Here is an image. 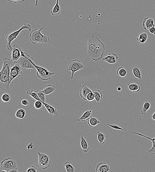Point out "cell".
<instances>
[{
  "label": "cell",
  "instance_id": "1",
  "mask_svg": "<svg viewBox=\"0 0 155 172\" xmlns=\"http://www.w3.org/2000/svg\"><path fill=\"white\" fill-rule=\"evenodd\" d=\"M105 49L104 44L98 38L92 36L89 38L87 42V54L95 61L103 58Z\"/></svg>",
  "mask_w": 155,
  "mask_h": 172
},
{
  "label": "cell",
  "instance_id": "2",
  "mask_svg": "<svg viewBox=\"0 0 155 172\" xmlns=\"http://www.w3.org/2000/svg\"><path fill=\"white\" fill-rule=\"evenodd\" d=\"M3 61V66L0 72V88L4 91H9L13 87L10 83V66L13 61L7 58H4Z\"/></svg>",
  "mask_w": 155,
  "mask_h": 172
},
{
  "label": "cell",
  "instance_id": "3",
  "mask_svg": "<svg viewBox=\"0 0 155 172\" xmlns=\"http://www.w3.org/2000/svg\"><path fill=\"white\" fill-rule=\"evenodd\" d=\"M43 27L39 30L34 29L31 33L29 36V39L32 43L36 44L37 43H48L50 42V39L47 34L42 33Z\"/></svg>",
  "mask_w": 155,
  "mask_h": 172
},
{
  "label": "cell",
  "instance_id": "4",
  "mask_svg": "<svg viewBox=\"0 0 155 172\" xmlns=\"http://www.w3.org/2000/svg\"><path fill=\"white\" fill-rule=\"evenodd\" d=\"M33 58L31 57L30 60L37 70V77L43 81L50 80L52 76L55 74V72H50L42 67L37 65L33 62Z\"/></svg>",
  "mask_w": 155,
  "mask_h": 172
},
{
  "label": "cell",
  "instance_id": "5",
  "mask_svg": "<svg viewBox=\"0 0 155 172\" xmlns=\"http://www.w3.org/2000/svg\"><path fill=\"white\" fill-rule=\"evenodd\" d=\"M27 29L29 31L31 30L32 27L31 25L27 23H25L24 25L16 31L13 32V33L7 35L6 39L7 41V49L8 51H12V47L11 46V43L13 41L17 38L19 36L21 32L23 30Z\"/></svg>",
  "mask_w": 155,
  "mask_h": 172
},
{
  "label": "cell",
  "instance_id": "6",
  "mask_svg": "<svg viewBox=\"0 0 155 172\" xmlns=\"http://www.w3.org/2000/svg\"><path fill=\"white\" fill-rule=\"evenodd\" d=\"M31 57L30 55L24 52L21 57L15 63L18 64L22 70L34 69L36 68L30 60Z\"/></svg>",
  "mask_w": 155,
  "mask_h": 172
},
{
  "label": "cell",
  "instance_id": "7",
  "mask_svg": "<svg viewBox=\"0 0 155 172\" xmlns=\"http://www.w3.org/2000/svg\"><path fill=\"white\" fill-rule=\"evenodd\" d=\"M84 65L81 61L78 59H74L70 61L67 67L68 71L72 72L71 80L73 79L74 75L76 72L83 69Z\"/></svg>",
  "mask_w": 155,
  "mask_h": 172
},
{
  "label": "cell",
  "instance_id": "8",
  "mask_svg": "<svg viewBox=\"0 0 155 172\" xmlns=\"http://www.w3.org/2000/svg\"><path fill=\"white\" fill-rule=\"evenodd\" d=\"M17 168V163L14 160L10 158H6L1 162L0 172H8Z\"/></svg>",
  "mask_w": 155,
  "mask_h": 172
},
{
  "label": "cell",
  "instance_id": "9",
  "mask_svg": "<svg viewBox=\"0 0 155 172\" xmlns=\"http://www.w3.org/2000/svg\"><path fill=\"white\" fill-rule=\"evenodd\" d=\"M39 155V167L43 169L46 170L50 167L51 161L50 157L47 154L38 152Z\"/></svg>",
  "mask_w": 155,
  "mask_h": 172
},
{
  "label": "cell",
  "instance_id": "10",
  "mask_svg": "<svg viewBox=\"0 0 155 172\" xmlns=\"http://www.w3.org/2000/svg\"><path fill=\"white\" fill-rule=\"evenodd\" d=\"M22 73V69L18 64L15 63V64L10 68V83L12 86L13 87V80L15 78H19Z\"/></svg>",
  "mask_w": 155,
  "mask_h": 172
},
{
  "label": "cell",
  "instance_id": "11",
  "mask_svg": "<svg viewBox=\"0 0 155 172\" xmlns=\"http://www.w3.org/2000/svg\"><path fill=\"white\" fill-rule=\"evenodd\" d=\"M12 47V53L10 59L13 62L15 63L21 57L22 53L24 51L21 47L18 45L15 44Z\"/></svg>",
  "mask_w": 155,
  "mask_h": 172
},
{
  "label": "cell",
  "instance_id": "12",
  "mask_svg": "<svg viewBox=\"0 0 155 172\" xmlns=\"http://www.w3.org/2000/svg\"><path fill=\"white\" fill-rule=\"evenodd\" d=\"M118 57V55L115 53H110L105 56L102 59L103 61H106L110 64H115L117 62Z\"/></svg>",
  "mask_w": 155,
  "mask_h": 172
},
{
  "label": "cell",
  "instance_id": "13",
  "mask_svg": "<svg viewBox=\"0 0 155 172\" xmlns=\"http://www.w3.org/2000/svg\"><path fill=\"white\" fill-rule=\"evenodd\" d=\"M154 19L151 17H146L143 21L142 26L145 30H149L155 25Z\"/></svg>",
  "mask_w": 155,
  "mask_h": 172
},
{
  "label": "cell",
  "instance_id": "14",
  "mask_svg": "<svg viewBox=\"0 0 155 172\" xmlns=\"http://www.w3.org/2000/svg\"><path fill=\"white\" fill-rule=\"evenodd\" d=\"M110 170V168L109 165L106 163L102 162L99 163L97 165L96 168V171L97 172H107Z\"/></svg>",
  "mask_w": 155,
  "mask_h": 172
},
{
  "label": "cell",
  "instance_id": "15",
  "mask_svg": "<svg viewBox=\"0 0 155 172\" xmlns=\"http://www.w3.org/2000/svg\"><path fill=\"white\" fill-rule=\"evenodd\" d=\"M132 133H133L134 134H136V135H138L139 136H141L143 137H144L146 138H147L149 140H150L153 143V146H152V148L148 150V153L150 154L151 155H154L155 154V138H152L148 136H146L145 135H142V134L141 133H138L131 132Z\"/></svg>",
  "mask_w": 155,
  "mask_h": 172
},
{
  "label": "cell",
  "instance_id": "16",
  "mask_svg": "<svg viewBox=\"0 0 155 172\" xmlns=\"http://www.w3.org/2000/svg\"><path fill=\"white\" fill-rule=\"evenodd\" d=\"M92 91L89 89L88 87L84 86L82 87L80 90V97L83 98V100L85 101H87V96L90 92Z\"/></svg>",
  "mask_w": 155,
  "mask_h": 172
},
{
  "label": "cell",
  "instance_id": "17",
  "mask_svg": "<svg viewBox=\"0 0 155 172\" xmlns=\"http://www.w3.org/2000/svg\"><path fill=\"white\" fill-rule=\"evenodd\" d=\"M42 103L45 106L46 109L47 110L50 115L51 116L52 115H55L57 116H58V112L57 109L54 108L52 107V106L50 105H49L46 102H44L42 101Z\"/></svg>",
  "mask_w": 155,
  "mask_h": 172
},
{
  "label": "cell",
  "instance_id": "18",
  "mask_svg": "<svg viewBox=\"0 0 155 172\" xmlns=\"http://www.w3.org/2000/svg\"><path fill=\"white\" fill-rule=\"evenodd\" d=\"M148 34L145 33L141 32L138 35L137 39L140 44L144 45L148 39Z\"/></svg>",
  "mask_w": 155,
  "mask_h": 172
},
{
  "label": "cell",
  "instance_id": "19",
  "mask_svg": "<svg viewBox=\"0 0 155 172\" xmlns=\"http://www.w3.org/2000/svg\"><path fill=\"white\" fill-rule=\"evenodd\" d=\"M56 89V87L51 84H48L45 87L44 89L42 90V91L46 95L50 94L54 92Z\"/></svg>",
  "mask_w": 155,
  "mask_h": 172
},
{
  "label": "cell",
  "instance_id": "20",
  "mask_svg": "<svg viewBox=\"0 0 155 172\" xmlns=\"http://www.w3.org/2000/svg\"><path fill=\"white\" fill-rule=\"evenodd\" d=\"M92 112L91 110H88L85 112L78 120L79 121H84L87 120L92 116Z\"/></svg>",
  "mask_w": 155,
  "mask_h": 172
},
{
  "label": "cell",
  "instance_id": "21",
  "mask_svg": "<svg viewBox=\"0 0 155 172\" xmlns=\"http://www.w3.org/2000/svg\"><path fill=\"white\" fill-rule=\"evenodd\" d=\"M97 136L98 141L100 144H103L106 141V135L105 134L101 131H98L96 133Z\"/></svg>",
  "mask_w": 155,
  "mask_h": 172
},
{
  "label": "cell",
  "instance_id": "22",
  "mask_svg": "<svg viewBox=\"0 0 155 172\" xmlns=\"http://www.w3.org/2000/svg\"><path fill=\"white\" fill-rule=\"evenodd\" d=\"M81 146L82 150L84 153L88 152L89 150V147L88 143L84 139L83 136H81Z\"/></svg>",
  "mask_w": 155,
  "mask_h": 172
},
{
  "label": "cell",
  "instance_id": "23",
  "mask_svg": "<svg viewBox=\"0 0 155 172\" xmlns=\"http://www.w3.org/2000/svg\"><path fill=\"white\" fill-rule=\"evenodd\" d=\"M132 70L133 73L135 77L140 80H141L142 78L141 73L139 67L137 65H134L132 68Z\"/></svg>",
  "mask_w": 155,
  "mask_h": 172
},
{
  "label": "cell",
  "instance_id": "24",
  "mask_svg": "<svg viewBox=\"0 0 155 172\" xmlns=\"http://www.w3.org/2000/svg\"><path fill=\"white\" fill-rule=\"evenodd\" d=\"M61 12L60 7L59 5V0H57L56 4L51 11V12L52 16L58 15Z\"/></svg>",
  "mask_w": 155,
  "mask_h": 172
},
{
  "label": "cell",
  "instance_id": "25",
  "mask_svg": "<svg viewBox=\"0 0 155 172\" xmlns=\"http://www.w3.org/2000/svg\"><path fill=\"white\" fill-rule=\"evenodd\" d=\"M128 89L134 93L138 92L141 90V87L136 83L128 84Z\"/></svg>",
  "mask_w": 155,
  "mask_h": 172
},
{
  "label": "cell",
  "instance_id": "26",
  "mask_svg": "<svg viewBox=\"0 0 155 172\" xmlns=\"http://www.w3.org/2000/svg\"><path fill=\"white\" fill-rule=\"evenodd\" d=\"M92 92L95 95V99L96 101L97 102H100L103 97V94L100 90L98 89H94L92 91Z\"/></svg>",
  "mask_w": 155,
  "mask_h": 172
},
{
  "label": "cell",
  "instance_id": "27",
  "mask_svg": "<svg viewBox=\"0 0 155 172\" xmlns=\"http://www.w3.org/2000/svg\"><path fill=\"white\" fill-rule=\"evenodd\" d=\"M88 121V124L91 127H94L97 126L99 124L101 123V122L98 120L97 119L92 117V116L90 118Z\"/></svg>",
  "mask_w": 155,
  "mask_h": 172
},
{
  "label": "cell",
  "instance_id": "28",
  "mask_svg": "<svg viewBox=\"0 0 155 172\" xmlns=\"http://www.w3.org/2000/svg\"><path fill=\"white\" fill-rule=\"evenodd\" d=\"M127 74L126 70L122 67H119L117 70L116 74L121 78H126Z\"/></svg>",
  "mask_w": 155,
  "mask_h": 172
},
{
  "label": "cell",
  "instance_id": "29",
  "mask_svg": "<svg viewBox=\"0 0 155 172\" xmlns=\"http://www.w3.org/2000/svg\"><path fill=\"white\" fill-rule=\"evenodd\" d=\"M151 106V105L150 103L147 100H146L141 111L142 114L143 115H145L148 110L150 109Z\"/></svg>",
  "mask_w": 155,
  "mask_h": 172
},
{
  "label": "cell",
  "instance_id": "30",
  "mask_svg": "<svg viewBox=\"0 0 155 172\" xmlns=\"http://www.w3.org/2000/svg\"><path fill=\"white\" fill-rule=\"evenodd\" d=\"M26 115V111L23 109H20L16 113V117L19 119L24 118Z\"/></svg>",
  "mask_w": 155,
  "mask_h": 172
},
{
  "label": "cell",
  "instance_id": "31",
  "mask_svg": "<svg viewBox=\"0 0 155 172\" xmlns=\"http://www.w3.org/2000/svg\"><path fill=\"white\" fill-rule=\"evenodd\" d=\"M27 94L30 95L31 97L36 100L40 101L42 102V101L40 100V98L38 96L37 93L35 92L33 90H29L27 92Z\"/></svg>",
  "mask_w": 155,
  "mask_h": 172
},
{
  "label": "cell",
  "instance_id": "32",
  "mask_svg": "<svg viewBox=\"0 0 155 172\" xmlns=\"http://www.w3.org/2000/svg\"><path fill=\"white\" fill-rule=\"evenodd\" d=\"M67 172H74L75 171L74 167L69 162H66L64 164Z\"/></svg>",
  "mask_w": 155,
  "mask_h": 172
},
{
  "label": "cell",
  "instance_id": "33",
  "mask_svg": "<svg viewBox=\"0 0 155 172\" xmlns=\"http://www.w3.org/2000/svg\"><path fill=\"white\" fill-rule=\"evenodd\" d=\"M35 92L37 93V94L39 96L40 100H42L44 102H45V93L43 92L42 91L39 90H37L34 91Z\"/></svg>",
  "mask_w": 155,
  "mask_h": 172
},
{
  "label": "cell",
  "instance_id": "34",
  "mask_svg": "<svg viewBox=\"0 0 155 172\" xmlns=\"http://www.w3.org/2000/svg\"><path fill=\"white\" fill-rule=\"evenodd\" d=\"M10 100V95L7 93H4L2 95L1 97L2 100L5 102L9 101Z\"/></svg>",
  "mask_w": 155,
  "mask_h": 172
},
{
  "label": "cell",
  "instance_id": "35",
  "mask_svg": "<svg viewBox=\"0 0 155 172\" xmlns=\"http://www.w3.org/2000/svg\"><path fill=\"white\" fill-rule=\"evenodd\" d=\"M87 101L90 102H92L95 100V95L92 91L90 92L87 96Z\"/></svg>",
  "mask_w": 155,
  "mask_h": 172
},
{
  "label": "cell",
  "instance_id": "36",
  "mask_svg": "<svg viewBox=\"0 0 155 172\" xmlns=\"http://www.w3.org/2000/svg\"><path fill=\"white\" fill-rule=\"evenodd\" d=\"M42 103L41 101L37 100L34 103V106L37 109H40L42 106Z\"/></svg>",
  "mask_w": 155,
  "mask_h": 172
},
{
  "label": "cell",
  "instance_id": "37",
  "mask_svg": "<svg viewBox=\"0 0 155 172\" xmlns=\"http://www.w3.org/2000/svg\"><path fill=\"white\" fill-rule=\"evenodd\" d=\"M107 125L108 126H109L111 128H113V129L116 130L126 131V130L122 129V128L121 127H119L118 126H117V125L110 124H107Z\"/></svg>",
  "mask_w": 155,
  "mask_h": 172
},
{
  "label": "cell",
  "instance_id": "38",
  "mask_svg": "<svg viewBox=\"0 0 155 172\" xmlns=\"http://www.w3.org/2000/svg\"><path fill=\"white\" fill-rule=\"evenodd\" d=\"M38 171L36 168L33 165L31 166L26 171V172H38Z\"/></svg>",
  "mask_w": 155,
  "mask_h": 172
},
{
  "label": "cell",
  "instance_id": "39",
  "mask_svg": "<svg viewBox=\"0 0 155 172\" xmlns=\"http://www.w3.org/2000/svg\"><path fill=\"white\" fill-rule=\"evenodd\" d=\"M12 3H22L25 1V0H7Z\"/></svg>",
  "mask_w": 155,
  "mask_h": 172
},
{
  "label": "cell",
  "instance_id": "40",
  "mask_svg": "<svg viewBox=\"0 0 155 172\" xmlns=\"http://www.w3.org/2000/svg\"><path fill=\"white\" fill-rule=\"evenodd\" d=\"M21 103L24 106H28L30 105L28 101L26 100H22Z\"/></svg>",
  "mask_w": 155,
  "mask_h": 172
},
{
  "label": "cell",
  "instance_id": "41",
  "mask_svg": "<svg viewBox=\"0 0 155 172\" xmlns=\"http://www.w3.org/2000/svg\"><path fill=\"white\" fill-rule=\"evenodd\" d=\"M149 31L152 34H154L155 33V25H154L153 27L149 29Z\"/></svg>",
  "mask_w": 155,
  "mask_h": 172
},
{
  "label": "cell",
  "instance_id": "42",
  "mask_svg": "<svg viewBox=\"0 0 155 172\" xmlns=\"http://www.w3.org/2000/svg\"><path fill=\"white\" fill-rule=\"evenodd\" d=\"M34 146L33 144L30 143L27 146V148L28 150L31 149L33 148Z\"/></svg>",
  "mask_w": 155,
  "mask_h": 172
},
{
  "label": "cell",
  "instance_id": "43",
  "mask_svg": "<svg viewBox=\"0 0 155 172\" xmlns=\"http://www.w3.org/2000/svg\"><path fill=\"white\" fill-rule=\"evenodd\" d=\"M18 169L17 168H14L12 169V170H11L10 171H9L8 172H18Z\"/></svg>",
  "mask_w": 155,
  "mask_h": 172
},
{
  "label": "cell",
  "instance_id": "44",
  "mask_svg": "<svg viewBox=\"0 0 155 172\" xmlns=\"http://www.w3.org/2000/svg\"><path fill=\"white\" fill-rule=\"evenodd\" d=\"M151 118L153 119V120L155 121V112H154L153 115L151 116Z\"/></svg>",
  "mask_w": 155,
  "mask_h": 172
},
{
  "label": "cell",
  "instance_id": "45",
  "mask_svg": "<svg viewBox=\"0 0 155 172\" xmlns=\"http://www.w3.org/2000/svg\"><path fill=\"white\" fill-rule=\"evenodd\" d=\"M117 90H118V91H121L122 89H121V87H118V88L117 89Z\"/></svg>",
  "mask_w": 155,
  "mask_h": 172
},
{
  "label": "cell",
  "instance_id": "46",
  "mask_svg": "<svg viewBox=\"0 0 155 172\" xmlns=\"http://www.w3.org/2000/svg\"><path fill=\"white\" fill-rule=\"evenodd\" d=\"M154 34L155 35V33H154Z\"/></svg>",
  "mask_w": 155,
  "mask_h": 172
}]
</instances>
